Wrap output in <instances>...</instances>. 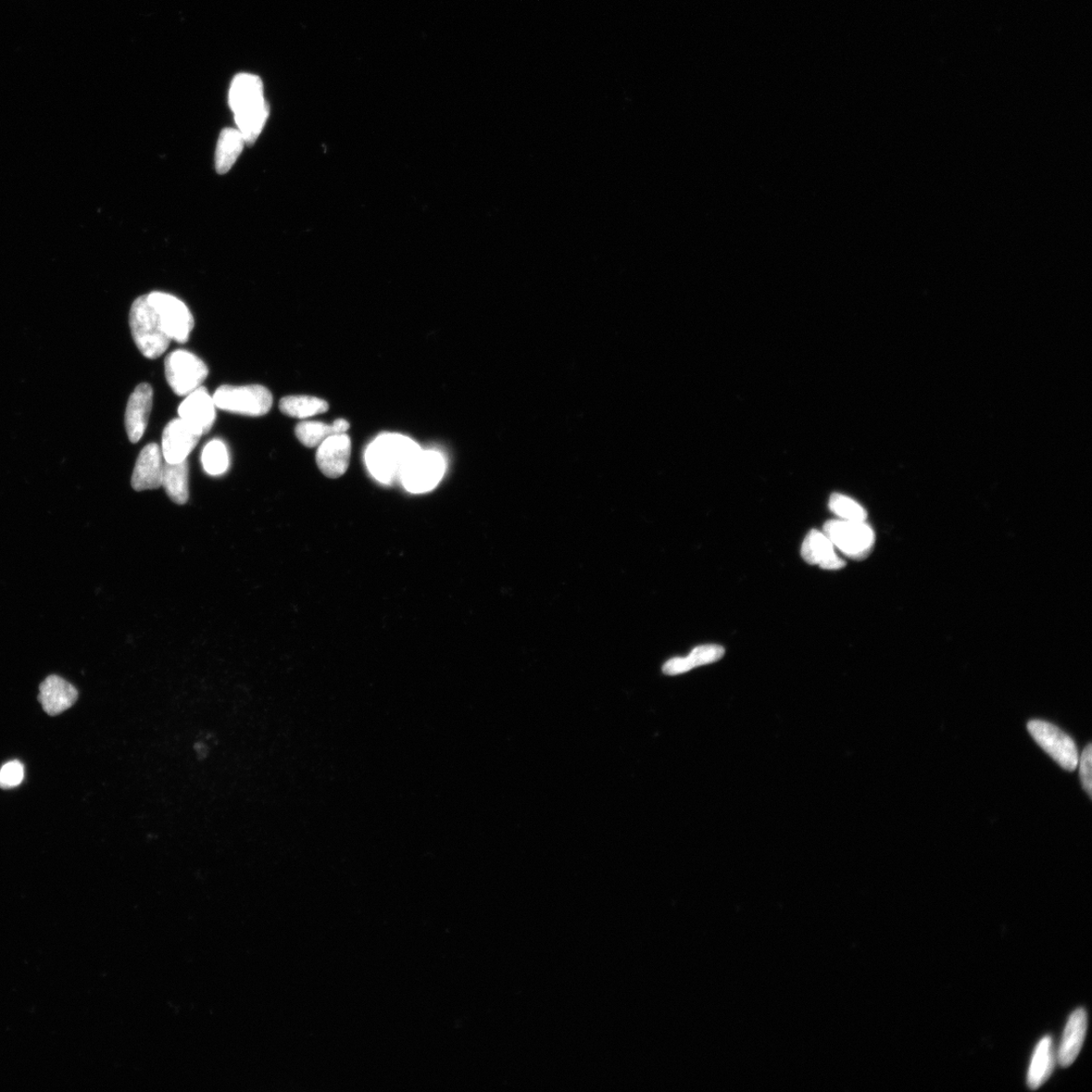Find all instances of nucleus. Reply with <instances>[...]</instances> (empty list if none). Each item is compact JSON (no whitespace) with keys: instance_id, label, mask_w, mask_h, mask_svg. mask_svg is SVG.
Wrapping results in <instances>:
<instances>
[{"instance_id":"obj_3","label":"nucleus","mask_w":1092,"mask_h":1092,"mask_svg":"<svg viewBox=\"0 0 1092 1092\" xmlns=\"http://www.w3.org/2000/svg\"><path fill=\"white\" fill-rule=\"evenodd\" d=\"M130 328L136 346L147 358L160 357L171 342L147 296L135 299L130 311Z\"/></svg>"},{"instance_id":"obj_20","label":"nucleus","mask_w":1092,"mask_h":1092,"mask_svg":"<svg viewBox=\"0 0 1092 1092\" xmlns=\"http://www.w3.org/2000/svg\"><path fill=\"white\" fill-rule=\"evenodd\" d=\"M349 427L348 421L344 419H338L332 425L319 421H304L297 425L295 433L300 444L313 448L318 447L332 435L346 433Z\"/></svg>"},{"instance_id":"obj_15","label":"nucleus","mask_w":1092,"mask_h":1092,"mask_svg":"<svg viewBox=\"0 0 1092 1092\" xmlns=\"http://www.w3.org/2000/svg\"><path fill=\"white\" fill-rule=\"evenodd\" d=\"M801 556L812 566H820L823 570L837 571L846 566L843 559L836 552V547L823 532L811 531L801 546Z\"/></svg>"},{"instance_id":"obj_10","label":"nucleus","mask_w":1092,"mask_h":1092,"mask_svg":"<svg viewBox=\"0 0 1092 1092\" xmlns=\"http://www.w3.org/2000/svg\"><path fill=\"white\" fill-rule=\"evenodd\" d=\"M202 436L181 418L170 421L162 434L163 459L169 463L187 459Z\"/></svg>"},{"instance_id":"obj_23","label":"nucleus","mask_w":1092,"mask_h":1092,"mask_svg":"<svg viewBox=\"0 0 1092 1092\" xmlns=\"http://www.w3.org/2000/svg\"><path fill=\"white\" fill-rule=\"evenodd\" d=\"M280 410L286 416L306 419L329 410L328 401L311 396H288L280 401Z\"/></svg>"},{"instance_id":"obj_9","label":"nucleus","mask_w":1092,"mask_h":1092,"mask_svg":"<svg viewBox=\"0 0 1092 1092\" xmlns=\"http://www.w3.org/2000/svg\"><path fill=\"white\" fill-rule=\"evenodd\" d=\"M444 472L445 461L441 455L435 451L420 450L408 461L400 479L408 491L423 493L435 488Z\"/></svg>"},{"instance_id":"obj_11","label":"nucleus","mask_w":1092,"mask_h":1092,"mask_svg":"<svg viewBox=\"0 0 1092 1092\" xmlns=\"http://www.w3.org/2000/svg\"><path fill=\"white\" fill-rule=\"evenodd\" d=\"M216 404L206 387L199 386L187 395L179 408L180 418L198 433L205 435L216 420Z\"/></svg>"},{"instance_id":"obj_5","label":"nucleus","mask_w":1092,"mask_h":1092,"mask_svg":"<svg viewBox=\"0 0 1092 1092\" xmlns=\"http://www.w3.org/2000/svg\"><path fill=\"white\" fill-rule=\"evenodd\" d=\"M823 533L836 548L852 560L867 557L875 542L874 531L866 521L833 519L824 524Z\"/></svg>"},{"instance_id":"obj_18","label":"nucleus","mask_w":1092,"mask_h":1092,"mask_svg":"<svg viewBox=\"0 0 1092 1092\" xmlns=\"http://www.w3.org/2000/svg\"><path fill=\"white\" fill-rule=\"evenodd\" d=\"M725 650L719 645H705L695 648L686 658H674L663 664L662 671L670 676L680 675L706 664L721 661Z\"/></svg>"},{"instance_id":"obj_4","label":"nucleus","mask_w":1092,"mask_h":1092,"mask_svg":"<svg viewBox=\"0 0 1092 1092\" xmlns=\"http://www.w3.org/2000/svg\"><path fill=\"white\" fill-rule=\"evenodd\" d=\"M212 399L220 410L249 417L267 415L273 403L269 388L260 385L221 386Z\"/></svg>"},{"instance_id":"obj_1","label":"nucleus","mask_w":1092,"mask_h":1092,"mask_svg":"<svg viewBox=\"0 0 1092 1092\" xmlns=\"http://www.w3.org/2000/svg\"><path fill=\"white\" fill-rule=\"evenodd\" d=\"M229 105L245 143L254 145L269 116L261 80L254 74H238L230 87Z\"/></svg>"},{"instance_id":"obj_7","label":"nucleus","mask_w":1092,"mask_h":1092,"mask_svg":"<svg viewBox=\"0 0 1092 1092\" xmlns=\"http://www.w3.org/2000/svg\"><path fill=\"white\" fill-rule=\"evenodd\" d=\"M147 297L171 341L185 343L195 328L190 309L180 298L168 294L154 292Z\"/></svg>"},{"instance_id":"obj_24","label":"nucleus","mask_w":1092,"mask_h":1092,"mask_svg":"<svg viewBox=\"0 0 1092 1092\" xmlns=\"http://www.w3.org/2000/svg\"><path fill=\"white\" fill-rule=\"evenodd\" d=\"M202 463L205 472L210 475L225 473L230 464L227 446L220 439H212L203 449Z\"/></svg>"},{"instance_id":"obj_27","label":"nucleus","mask_w":1092,"mask_h":1092,"mask_svg":"<svg viewBox=\"0 0 1092 1092\" xmlns=\"http://www.w3.org/2000/svg\"><path fill=\"white\" fill-rule=\"evenodd\" d=\"M1091 755V744H1089L1084 750L1082 758L1079 759V763H1081V765H1079V776H1081L1083 787L1090 798H1092Z\"/></svg>"},{"instance_id":"obj_2","label":"nucleus","mask_w":1092,"mask_h":1092,"mask_svg":"<svg viewBox=\"0 0 1092 1092\" xmlns=\"http://www.w3.org/2000/svg\"><path fill=\"white\" fill-rule=\"evenodd\" d=\"M422 450L412 439L400 434H383L369 446L366 461L374 478L390 483L400 478L408 461Z\"/></svg>"},{"instance_id":"obj_26","label":"nucleus","mask_w":1092,"mask_h":1092,"mask_svg":"<svg viewBox=\"0 0 1092 1092\" xmlns=\"http://www.w3.org/2000/svg\"><path fill=\"white\" fill-rule=\"evenodd\" d=\"M24 777L23 764L19 761H11L0 769V788L10 789L19 786Z\"/></svg>"},{"instance_id":"obj_22","label":"nucleus","mask_w":1092,"mask_h":1092,"mask_svg":"<svg viewBox=\"0 0 1092 1092\" xmlns=\"http://www.w3.org/2000/svg\"><path fill=\"white\" fill-rule=\"evenodd\" d=\"M242 133L238 129H224L219 137L215 165L219 174L227 173L240 156L245 145Z\"/></svg>"},{"instance_id":"obj_12","label":"nucleus","mask_w":1092,"mask_h":1092,"mask_svg":"<svg viewBox=\"0 0 1092 1092\" xmlns=\"http://www.w3.org/2000/svg\"><path fill=\"white\" fill-rule=\"evenodd\" d=\"M351 456V441L344 434L332 435L318 446L316 461L321 473L329 479H338L347 472Z\"/></svg>"},{"instance_id":"obj_14","label":"nucleus","mask_w":1092,"mask_h":1092,"mask_svg":"<svg viewBox=\"0 0 1092 1092\" xmlns=\"http://www.w3.org/2000/svg\"><path fill=\"white\" fill-rule=\"evenodd\" d=\"M163 455L156 444L146 445L138 457L132 474V487L137 492L155 489L162 486Z\"/></svg>"},{"instance_id":"obj_19","label":"nucleus","mask_w":1092,"mask_h":1092,"mask_svg":"<svg viewBox=\"0 0 1092 1092\" xmlns=\"http://www.w3.org/2000/svg\"><path fill=\"white\" fill-rule=\"evenodd\" d=\"M1056 1066V1052H1054L1053 1039L1044 1037L1039 1041L1033 1054L1030 1070L1027 1072V1085L1031 1089H1038L1049 1079Z\"/></svg>"},{"instance_id":"obj_21","label":"nucleus","mask_w":1092,"mask_h":1092,"mask_svg":"<svg viewBox=\"0 0 1092 1092\" xmlns=\"http://www.w3.org/2000/svg\"><path fill=\"white\" fill-rule=\"evenodd\" d=\"M162 487L175 504L184 505L190 498L188 489V463L187 459L169 463L165 462L162 475Z\"/></svg>"},{"instance_id":"obj_6","label":"nucleus","mask_w":1092,"mask_h":1092,"mask_svg":"<svg viewBox=\"0 0 1092 1092\" xmlns=\"http://www.w3.org/2000/svg\"><path fill=\"white\" fill-rule=\"evenodd\" d=\"M209 369L206 363L186 350H175L166 359V376L172 391L186 397L207 379Z\"/></svg>"},{"instance_id":"obj_8","label":"nucleus","mask_w":1092,"mask_h":1092,"mask_svg":"<svg viewBox=\"0 0 1092 1092\" xmlns=\"http://www.w3.org/2000/svg\"><path fill=\"white\" fill-rule=\"evenodd\" d=\"M1037 744L1064 770L1074 771L1079 764L1078 750L1074 740L1060 728L1045 721H1032L1027 723Z\"/></svg>"},{"instance_id":"obj_25","label":"nucleus","mask_w":1092,"mask_h":1092,"mask_svg":"<svg viewBox=\"0 0 1092 1092\" xmlns=\"http://www.w3.org/2000/svg\"><path fill=\"white\" fill-rule=\"evenodd\" d=\"M828 507L840 520L866 521L867 512L858 502L843 494H833L828 502Z\"/></svg>"},{"instance_id":"obj_13","label":"nucleus","mask_w":1092,"mask_h":1092,"mask_svg":"<svg viewBox=\"0 0 1092 1092\" xmlns=\"http://www.w3.org/2000/svg\"><path fill=\"white\" fill-rule=\"evenodd\" d=\"M153 407V390L149 384L137 386L128 400L125 409V431L132 444L140 442L143 437Z\"/></svg>"},{"instance_id":"obj_17","label":"nucleus","mask_w":1092,"mask_h":1092,"mask_svg":"<svg viewBox=\"0 0 1092 1092\" xmlns=\"http://www.w3.org/2000/svg\"><path fill=\"white\" fill-rule=\"evenodd\" d=\"M1087 1030V1013L1085 1009L1074 1011L1067 1022L1058 1051V1062L1063 1067L1071 1066L1081 1053Z\"/></svg>"},{"instance_id":"obj_16","label":"nucleus","mask_w":1092,"mask_h":1092,"mask_svg":"<svg viewBox=\"0 0 1092 1092\" xmlns=\"http://www.w3.org/2000/svg\"><path fill=\"white\" fill-rule=\"evenodd\" d=\"M78 699V689L59 676H49L40 686L39 701L51 717L71 708Z\"/></svg>"}]
</instances>
